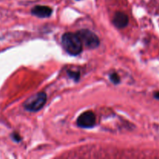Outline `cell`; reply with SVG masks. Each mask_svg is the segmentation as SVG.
Listing matches in <instances>:
<instances>
[{
  "mask_svg": "<svg viewBox=\"0 0 159 159\" xmlns=\"http://www.w3.org/2000/svg\"><path fill=\"white\" fill-rule=\"evenodd\" d=\"M61 43L68 54L77 56L82 51V42L77 34L65 33L61 37Z\"/></svg>",
  "mask_w": 159,
  "mask_h": 159,
  "instance_id": "6da1fadb",
  "label": "cell"
},
{
  "mask_svg": "<svg viewBox=\"0 0 159 159\" xmlns=\"http://www.w3.org/2000/svg\"><path fill=\"white\" fill-rule=\"evenodd\" d=\"M47 102V95L44 92H39L37 94L28 98L23 103L26 110L37 112L41 110Z\"/></svg>",
  "mask_w": 159,
  "mask_h": 159,
  "instance_id": "7a4b0ae2",
  "label": "cell"
},
{
  "mask_svg": "<svg viewBox=\"0 0 159 159\" xmlns=\"http://www.w3.org/2000/svg\"><path fill=\"white\" fill-rule=\"evenodd\" d=\"M77 34L80 37L82 44L89 49H94L99 45V39L96 34L87 29L78 31Z\"/></svg>",
  "mask_w": 159,
  "mask_h": 159,
  "instance_id": "3957f363",
  "label": "cell"
},
{
  "mask_svg": "<svg viewBox=\"0 0 159 159\" xmlns=\"http://www.w3.org/2000/svg\"><path fill=\"white\" fill-rule=\"evenodd\" d=\"M96 115L92 111L82 113L77 119V125L82 128H91L96 124Z\"/></svg>",
  "mask_w": 159,
  "mask_h": 159,
  "instance_id": "277c9868",
  "label": "cell"
},
{
  "mask_svg": "<svg viewBox=\"0 0 159 159\" xmlns=\"http://www.w3.org/2000/svg\"><path fill=\"white\" fill-rule=\"evenodd\" d=\"M129 23L128 16L122 12H117L115 13L113 18V23L116 27L119 29L126 27Z\"/></svg>",
  "mask_w": 159,
  "mask_h": 159,
  "instance_id": "5b68a950",
  "label": "cell"
},
{
  "mask_svg": "<svg viewBox=\"0 0 159 159\" xmlns=\"http://www.w3.org/2000/svg\"><path fill=\"white\" fill-rule=\"evenodd\" d=\"M31 13L40 18H48L52 14V9L47 6H37L33 8Z\"/></svg>",
  "mask_w": 159,
  "mask_h": 159,
  "instance_id": "8992f818",
  "label": "cell"
},
{
  "mask_svg": "<svg viewBox=\"0 0 159 159\" xmlns=\"http://www.w3.org/2000/svg\"><path fill=\"white\" fill-rule=\"evenodd\" d=\"M110 79L113 84H119L120 82V78L119 75L116 74V73H112L111 75H110Z\"/></svg>",
  "mask_w": 159,
  "mask_h": 159,
  "instance_id": "52a82bcc",
  "label": "cell"
},
{
  "mask_svg": "<svg viewBox=\"0 0 159 159\" xmlns=\"http://www.w3.org/2000/svg\"><path fill=\"white\" fill-rule=\"evenodd\" d=\"M68 75L71 79H75V80L78 81L80 77V74L79 72H75V71H68Z\"/></svg>",
  "mask_w": 159,
  "mask_h": 159,
  "instance_id": "ba28073f",
  "label": "cell"
},
{
  "mask_svg": "<svg viewBox=\"0 0 159 159\" xmlns=\"http://www.w3.org/2000/svg\"><path fill=\"white\" fill-rule=\"evenodd\" d=\"M12 138L13 139V141H16V142H20L21 141V138L20 137V135L18 134H12Z\"/></svg>",
  "mask_w": 159,
  "mask_h": 159,
  "instance_id": "9c48e42d",
  "label": "cell"
},
{
  "mask_svg": "<svg viewBox=\"0 0 159 159\" xmlns=\"http://www.w3.org/2000/svg\"><path fill=\"white\" fill-rule=\"evenodd\" d=\"M154 96H155V99H158V100H159V92H157V93H155V95H154Z\"/></svg>",
  "mask_w": 159,
  "mask_h": 159,
  "instance_id": "30bf717a",
  "label": "cell"
}]
</instances>
